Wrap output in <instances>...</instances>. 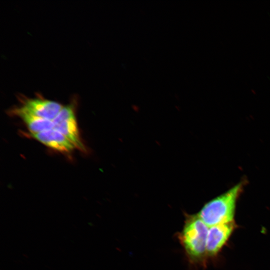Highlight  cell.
Returning a JSON list of instances; mask_svg holds the SVG:
<instances>
[{"label": "cell", "mask_w": 270, "mask_h": 270, "mask_svg": "<svg viewBox=\"0 0 270 270\" xmlns=\"http://www.w3.org/2000/svg\"><path fill=\"white\" fill-rule=\"evenodd\" d=\"M30 114L53 120L62 108L60 103L40 97L23 100L22 106L18 108Z\"/></svg>", "instance_id": "277c9868"}, {"label": "cell", "mask_w": 270, "mask_h": 270, "mask_svg": "<svg viewBox=\"0 0 270 270\" xmlns=\"http://www.w3.org/2000/svg\"><path fill=\"white\" fill-rule=\"evenodd\" d=\"M208 226L198 214L187 216L180 240L188 258L194 261L206 255Z\"/></svg>", "instance_id": "7a4b0ae2"}, {"label": "cell", "mask_w": 270, "mask_h": 270, "mask_svg": "<svg viewBox=\"0 0 270 270\" xmlns=\"http://www.w3.org/2000/svg\"><path fill=\"white\" fill-rule=\"evenodd\" d=\"M12 112L22 118L32 134L54 128L52 120L30 114L22 111L18 108L14 109Z\"/></svg>", "instance_id": "52a82bcc"}, {"label": "cell", "mask_w": 270, "mask_h": 270, "mask_svg": "<svg viewBox=\"0 0 270 270\" xmlns=\"http://www.w3.org/2000/svg\"><path fill=\"white\" fill-rule=\"evenodd\" d=\"M54 128L64 134L74 145L76 148L85 151L80 135L74 108L72 104L62 107L52 120Z\"/></svg>", "instance_id": "3957f363"}, {"label": "cell", "mask_w": 270, "mask_h": 270, "mask_svg": "<svg viewBox=\"0 0 270 270\" xmlns=\"http://www.w3.org/2000/svg\"><path fill=\"white\" fill-rule=\"evenodd\" d=\"M245 184L242 180L208 202L197 214L198 217L208 227L233 222L236 202Z\"/></svg>", "instance_id": "6da1fadb"}, {"label": "cell", "mask_w": 270, "mask_h": 270, "mask_svg": "<svg viewBox=\"0 0 270 270\" xmlns=\"http://www.w3.org/2000/svg\"><path fill=\"white\" fill-rule=\"evenodd\" d=\"M32 136L46 146L60 152H70L76 148L67 138L54 128L32 134Z\"/></svg>", "instance_id": "8992f818"}, {"label": "cell", "mask_w": 270, "mask_h": 270, "mask_svg": "<svg viewBox=\"0 0 270 270\" xmlns=\"http://www.w3.org/2000/svg\"><path fill=\"white\" fill-rule=\"evenodd\" d=\"M234 228L233 222L211 226L208 234L206 254L215 256L226 242Z\"/></svg>", "instance_id": "5b68a950"}]
</instances>
